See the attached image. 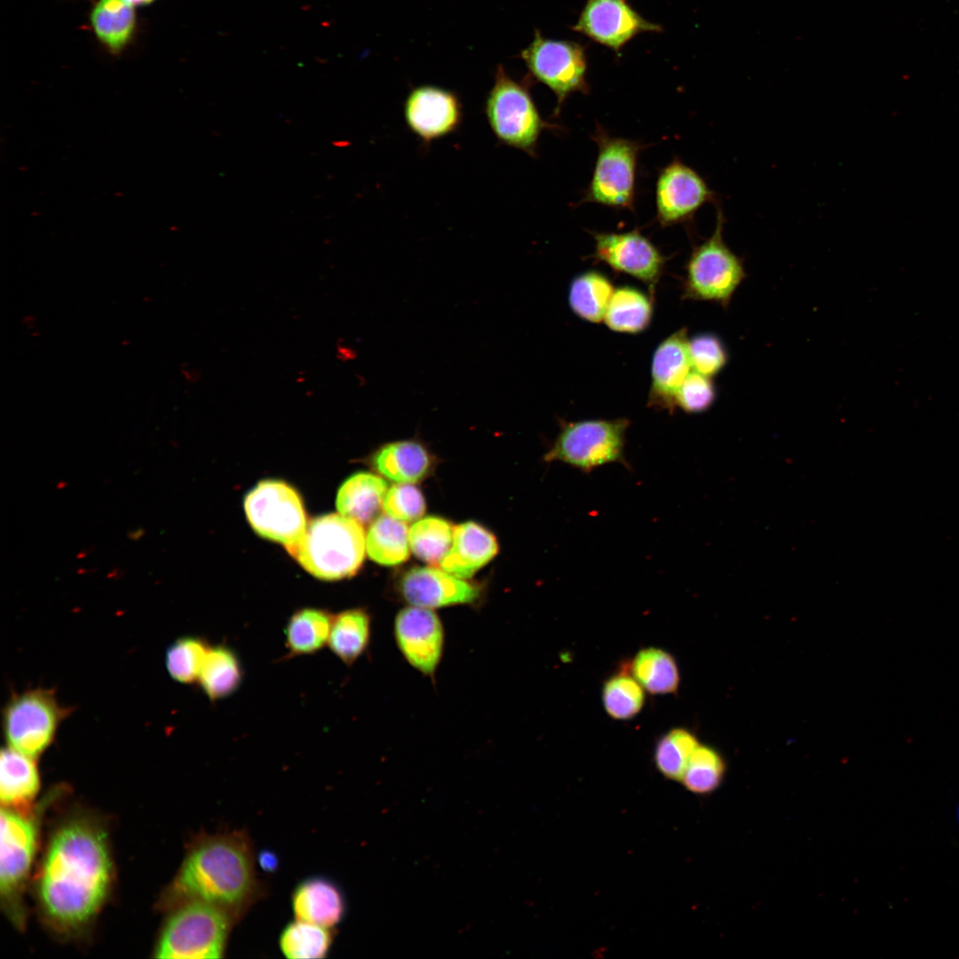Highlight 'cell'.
Instances as JSON below:
<instances>
[{"instance_id": "6da1fadb", "label": "cell", "mask_w": 959, "mask_h": 959, "mask_svg": "<svg viewBox=\"0 0 959 959\" xmlns=\"http://www.w3.org/2000/svg\"><path fill=\"white\" fill-rule=\"evenodd\" d=\"M112 878L106 832L85 817L66 820L48 844L37 892L44 915L57 928L73 931L92 920Z\"/></svg>"}, {"instance_id": "7a4b0ae2", "label": "cell", "mask_w": 959, "mask_h": 959, "mask_svg": "<svg viewBox=\"0 0 959 959\" xmlns=\"http://www.w3.org/2000/svg\"><path fill=\"white\" fill-rule=\"evenodd\" d=\"M256 870L253 844L245 830L203 834L194 839L167 892L171 907L202 902L239 922L266 895Z\"/></svg>"}, {"instance_id": "3957f363", "label": "cell", "mask_w": 959, "mask_h": 959, "mask_svg": "<svg viewBox=\"0 0 959 959\" xmlns=\"http://www.w3.org/2000/svg\"><path fill=\"white\" fill-rule=\"evenodd\" d=\"M289 553L311 575L339 580L355 575L365 557L362 525L342 514L321 516L307 525Z\"/></svg>"}, {"instance_id": "277c9868", "label": "cell", "mask_w": 959, "mask_h": 959, "mask_svg": "<svg viewBox=\"0 0 959 959\" xmlns=\"http://www.w3.org/2000/svg\"><path fill=\"white\" fill-rule=\"evenodd\" d=\"M238 923L228 912L210 904L192 901L178 905L164 923L155 957L222 958Z\"/></svg>"}, {"instance_id": "5b68a950", "label": "cell", "mask_w": 959, "mask_h": 959, "mask_svg": "<svg viewBox=\"0 0 959 959\" xmlns=\"http://www.w3.org/2000/svg\"><path fill=\"white\" fill-rule=\"evenodd\" d=\"M629 425L626 418L562 423L543 460L560 462L586 473L614 463L629 467L624 453Z\"/></svg>"}, {"instance_id": "8992f818", "label": "cell", "mask_w": 959, "mask_h": 959, "mask_svg": "<svg viewBox=\"0 0 959 959\" xmlns=\"http://www.w3.org/2000/svg\"><path fill=\"white\" fill-rule=\"evenodd\" d=\"M70 710L59 704L52 689L13 693L2 711L6 746L34 758L39 757L52 744Z\"/></svg>"}, {"instance_id": "52a82bcc", "label": "cell", "mask_w": 959, "mask_h": 959, "mask_svg": "<svg viewBox=\"0 0 959 959\" xmlns=\"http://www.w3.org/2000/svg\"><path fill=\"white\" fill-rule=\"evenodd\" d=\"M485 115L500 142L531 156H535L543 131L553 128L541 117L527 86L510 77L502 66L487 97Z\"/></svg>"}, {"instance_id": "ba28073f", "label": "cell", "mask_w": 959, "mask_h": 959, "mask_svg": "<svg viewBox=\"0 0 959 959\" xmlns=\"http://www.w3.org/2000/svg\"><path fill=\"white\" fill-rule=\"evenodd\" d=\"M725 218L720 209L712 234L692 251L686 267L685 297L729 305L746 278L741 259L724 240Z\"/></svg>"}, {"instance_id": "9c48e42d", "label": "cell", "mask_w": 959, "mask_h": 959, "mask_svg": "<svg viewBox=\"0 0 959 959\" xmlns=\"http://www.w3.org/2000/svg\"><path fill=\"white\" fill-rule=\"evenodd\" d=\"M590 138L598 146V156L581 202L634 210L638 160L646 146L611 136L599 124Z\"/></svg>"}, {"instance_id": "30bf717a", "label": "cell", "mask_w": 959, "mask_h": 959, "mask_svg": "<svg viewBox=\"0 0 959 959\" xmlns=\"http://www.w3.org/2000/svg\"><path fill=\"white\" fill-rule=\"evenodd\" d=\"M520 56L533 77L556 95V115L570 94L589 91L585 51L579 44L545 38L535 31Z\"/></svg>"}, {"instance_id": "8fae6325", "label": "cell", "mask_w": 959, "mask_h": 959, "mask_svg": "<svg viewBox=\"0 0 959 959\" xmlns=\"http://www.w3.org/2000/svg\"><path fill=\"white\" fill-rule=\"evenodd\" d=\"M244 508L258 534L284 544L288 550L300 541L307 527L300 497L281 481L260 482L246 496Z\"/></svg>"}, {"instance_id": "7c38bea8", "label": "cell", "mask_w": 959, "mask_h": 959, "mask_svg": "<svg viewBox=\"0 0 959 959\" xmlns=\"http://www.w3.org/2000/svg\"><path fill=\"white\" fill-rule=\"evenodd\" d=\"M35 817L2 807L0 892L14 921L23 918L20 896L34 860L37 841Z\"/></svg>"}, {"instance_id": "4fadbf2b", "label": "cell", "mask_w": 959, "mask_h": 959, "mask_svg": "<svg viewBox=\"0 0 959 959\" xmlns=\"http://www.w3.org/2000/svg\"><path fill=\"white\" fill-rule=\"evenodd\" d=\"M393 636L406 662L424 676L432 678L445 646L444 626L439 615L432 609L405 606L394 617Z\"/></svg>"}, {"instance_id": "5bb4252c", "label": "cell", "mask_w": 959, "mask_h": 959, "mask_svg": "<svg viewBox=\"0 0 959 959\" xmlns=\"http://www.w3.org/2000/svg\"><path fill=\"white\" fill-rule=\"evenodd\" d=\"M715 194L693 168L674 158L663 167L655 186L656 220L662 227L689 222Z\"/></svg>"}, {"instance_id": "9a60e30c", "label": "cell", "mask_w": 959, "mask_h": 959, "mask_svg": "<svg viewBox=\"0 0 959 959\" xmlns=\"http://www.w3.org/2000/svg\"><path fill=\"white\" fill-rule=\"evenodd\" d=\"M593 258L616 272L647 284L653 293L662 273L666 258L638 229L623 233H591Z\"/></svg>"}, {"instance_id": "2e32d148", "label": "cell", "mask_w": 959, "mask_h": 959, "mask_svg": "<svg viewBox=\"0 0 959 959\" xmlns=\"http://www.w3.org/2000/svg\"><path fill=\"white\" fill-rule=\"evenodd\" d=\"M573 29L619 52L637 35L660 32L662 27L644 19L627 0H587Z\"/></svg>"}, {"instance_id": "e0dca14e", "label": "cell", "mask_w": 959, "mask_h": 959, "mask_svg": "<svg viewBox=\"0 0 959 959\" xmlns=\"http://www.w3.org/2000/svg\"><path fill=\"white\" fill-rule=\"evenodd\" d=\"M398 591L410 606L436 609L471 605L481 597L482 588L438 567H411L400 576Z\"/></svg>"}, {"instance_id": "ac0fdd59", "label": "cell", "mask_w": 959, "mask_h": 959, "mask_svg": "<svg viewBox=\"0 0 959 959\" xmlns=\"http://www.w3.org/2000/svg\"><path fill=\"white\" fill-rule=\"evenodd\" d=\"M462 115V104L456 94L438 86L414 88L404 104L407 126L427 143L453 133L460 126Z\"/></svg>"}, {"instance_id": "d6986e66", "label": "cell", "mask_w": 959, "mask_h": 959, "mask_svg": "<svg viewBox=\"0 0 959 959\" xmlns=\"http://www.w3.org/2000/svg\"><path fill=\"white\" fill-rule=\"evenodd\" d=\"M692 371L687 332L680 329L664 339L654 353L648 405L673 412L677 393Z\"/></svg>"}, {"instance_id": "ffe728a7", "label": "cell", "mask_w": 959, "mask_h": 959, "mask_svg": "<svg viewBox=\"0 0 959 959\" xmlns=\"http://www.w3.org/2000/svg\"><path fill=\"white\" fill-rule=\"evenodd\" d=\"M495 535L475 521L455 526L451 547L439 567L463 579L472 577L498 553Z\"/></svg>"}, {"instance_id": "44dd1931", "label": "cell", "mask_w": 959, "mask_h": 959, "mask_svg": "<svg viewBox=\"0 0 959 959\" xmlns=\"http://www.w3.org/2000/svg\"><path fill=\"white\" fill-rule=\"evenodd\" d=\"M291 907L296 920L333 928L343 919L345 900L340 888L322 876L306 878L295 887Z\"/></svg>"}, {"instance_id": "7402d4cb", "label": "cell", "mask_w": 959, "mask_h": 959, "mask_svg": "<svg viewBox=\"0 0 959 959\" xmlns=\"http://www.w3.org/2000/svg\"><path fill=\"white\" fill-rule=\"evenodd\" d=\"M372 463L377 472L389 480L409 484L424 480L434 465L432 455L416 440L383 445L375 453Z\"/></svg>"}, {"instance_id": "603a6c76", "label": "cell", "mask_w": 959, "mask_h": 959, "mask_svg": "<svg viewBox=\"0 0 959 959\" xmlns=\"http://www.w3.org/2000/svg\"><path fill=\"white\" fill-rule=\"evenodd\" d=\"M40 788L39 772L34 757L10 747L0 755V798L3 807L19 811L27 807Z\"/></svg>"}, {"instance_id": "cb8c5ba5", "label": "cell", "mask_w": 959, "mask_h": 959, "mask_svg": "<svg viewBox=\"0 0 959 959\" xmlns=\"http://www.w3.org/2000/svg\"><path fill=\"white\" fill-rule=\"evenodd\" d=\"M387 490V483L383 478L366 472L355 473L339 488L337 508L340 514L361 525L371 523L383 509Z\"/></svg>"}, {"instance_id": "d4e9b609", "label": "cell", "mask_w": 959, "mask_h": 959, "mask_svg": "<svg viewBox=\"0 0 959 959\" xmlns=\"http://www.w3.org/2000/svg\"><path fill=\"white\" fill-rule=\"evenodd\" d=\"M136 22L134 6L126 0H99L90 14L95 36L112 54L120 53L131 41Z\"/></svg>"}, {"instance_id": "484cf974", "label": "cell", "mask_w": 959, "mask_h": 959, "mask_svg": "<svg viewBox=\"0 0 959 959\" xmlns=\"http://www.w3.org/2000/svg\"><path fill=\"white\" fill-rule=\"evenodd\" d=\"M371 635V617L356 607L333 616L328 646L343 663L353 665L367 650Z\"/></svg>"}, {"instance_id": "4316f807", "label": "cell", "mask_w": 959, "mask_h": 959, "mask_svg": "<svg viewBox=\"0 0 959 959\" xmlns=\"http://www.w3.org/2000/svg\"><path fill=\"white\" fill-rule=\"evenodd\" d=\"M333 616L326 610L306 607L295 612L284 629L289 657L313 654L328 645Z\"/></svg>"}, {"instance_id": "83f0119b", "label": "cell", "mask_w": 959, "mask_h": 959, "mask_svg": "<svg viewBox=\"0 0 959 959\" xmlns=\"http://www.w3.org/2000/svg\"><path fill=\"white\" fill-rule=\"evenodd\" d=\"M243 670L234 651L225 645L210 646L204 660L198 684L211 701L232 695L242 682Z\"/></svg>"}, {"instance_id": "f1b7e54d", "label": "cell", "mask_w": 959, "mask_h": 959, "mask_svg": "<svg viewBox=\"0 0 959 959\" xmlns=\"http://www.w3.org/2000/svg\"><path fill=\"white\" fill-rule=\"evenodd\" d=\"M408 527L387 514L374 519L366 535V551L375 562L383 566H396L407 561L410 555Z\"/></svg>"}, {"instance_id": "f546056e", "label": "cell", "mask_w": 959, "mask_h": 959, "mask_svg": "<svg viewBox=\"0 0 959 959\" xmlns=\"http://www.w3.org/2000/svg\"><path fill=\"white\" fill-rule=\"evenodd\" d=\"M630 672L645 690L652 694L674 693L680 678L674 657L667 651L648 647L634 656Z\"/></svg>"}, {"instance_id": "4dcf8cb0", "label": "cell", "mask_w": 959, "mask_h": 959, "mask_svg": "<svg viewBox=\"0 0 959 959\" xmlns=\"http://www.w3.org/2000/svg\"><path fill=\"white\" fill-rule=\"evenodd\" d=\"M652 315V302L647 296L625 286L614 291L604 321L614 331L635 334L648 327Z\"/></svg>"}, {"instance_id": "1f68e13d", "label": "cell", "mask_w": 959, "mask_h": 959, "mask_svg": "<svg viewBox=\"0 0 959 959\" xmlns=\"http://www.w3.org/2000/svg\"><path fill=\"white\" fill-rule=\"evenodd\" d=\"M333 941V928L295 919L281 931L279 947L289 959H319L328 955Z\"/></svg>"}, {"instance_id": "d6a6232c", "label": "cell", "mask_w": 959, "mask_h": 959, "mask_svg": "<svg viewBox=\"0 0 959 959\" xmlns=\"http://www.w3.org/2000/svg\"><path fill=\"white\" fill-rule=\"evenodd\" d=\"M614 289L602 273L588 271L576 276L569 289V305L580 318L598 323L604 320Z\"/></svg>"}, {"instance_id": "836d02e7", "label": "cell", "mask_w": 959, "mask_h": 959, "mask_svg": "<svg viewBox=\"0 0 959 959\" xmlns=\"http://www.w3.org/2000/svg\"><path fill=\"white\" fill-rule=\"evenodd\" d=\"M454 527L450 521L440 517L419 519L408 529L412 552L422 561L439 567L451 547Z\"/></svg>"}, {"instance_id": "e575fe53", "label": "cell", "mask_w": 959, "mask_h": 959, "mask_svg": "<svg viewBox=\"0 0 959 959\" xmlns=\"http://www.w3.org/2000/svg\"><path fill=\"white\" fill-rule=\"evenodd\" d=\"M625 666L604 683L602 700L606 712L617 720L634 717L642 709L646 695L643 686Z\"/></svg>"}, {"instance_id": "d590c367", "label": "cell", "mask_w": 959, "mask_h": 959, "mask_svg": "<svg viewBox=\"0 0 959 959\" xmlns=\"http://www.w3.org/2000/svg\"><path fill=\"white\" fill-rule=\"evenodd\" d=\"M699 741L691 731L678 727L662 735L657 741L654 762L666 779L680 781L689 759Z\"/></svg>"}, {"instance_id": "8d00e7d4", "label": "cell", "mask_w": 959, "mask_h": 959, "mask_svg": "<svg viewBox=\"0 0 959 959\" xmlns=\"http://www.w3.org/2000/svg\"><path fill=\"white\" fill-rule=\"evenodd\" d=\"M210 647L198 636L186 635L174 640L165 653V667L170 677L184 685L198 682Z\"/></svg>"}, {"instance_id": "74e56055", "label": "cell", "mask_w": 959, "mask_h": 959, "mask_svg": "<svg viewBox=\"0 0 959 959\" xmlns=\"http://www.w3.org/2000/svg\"><path fill=\"white\" fill-rule=\"evenodd\" d=\"M725 764L716 749L699 744L693 752L680 780L685 789L697 795H706L720 785Z\"/></svg>"}, {"instance_id": "f35d334b", "label": "cell", "mask_w": 959, "mask_h": 959, "mask_svg": "<svg viewBox=\"0 0 959 959\" xmlns=\"http://www.w3.org/2000/svg\"><path fill=\"white\" fill-rule=\"evenodd\" d=\"M426 504L421 490L409 483H396L386 492L383 510L400 521L418 520L425 512Z\"/></svg>"}, {"instance_id": "ab89813d", "label": "cell", "mask_w": 959, "mask_h": 959, "mask_svg": "<svg viewBox=\"0 0 959 959\" xmlns=\"http://www.w3.org/2000/svg\"><path fill=\"white\" fill-rule=\"evenodd\" d=\"M693 370L712 377L726 365L728 354L722 341L713 334H701L689 339Z\"/></svg>"}, {"instance_id": "60d3db41", "label": "cell", "mask_w": 959, "mask_h": 959, "mask_svg": "<svg viewBox=\"0 0 959 959\" xmlns=\"http://www.w3.org/2000/svg\"><path fill=\"white\" fill-rule=\"evenodd\" d=\"M715 398L711 377L693 370L677 393L676 408L686 413H700L709 408Z\"/></svg>"}, {"instance_id": "b9f144b4", "label": "cell", "mask_w": 959, "mask_h": 959, "mask_svg": "<svg viewBox=\"0 0 959 959\" xmlns=\"http://www.w3.org/2000/svg\"><path fill=\"white\" fill-rule=\"evenodd\" d=\"M258 861L259 866L267 872H274L278 867V858L274 852L270 851L261 852L258 856Z\"/></svg>"}, {"instance_id": "7bdbcfd3", "label": "cell", "mask_w": 959, "mask_h": 959, "mask_svg": "<svg viewBox=\"0 0 959 959\" xmlns=\"http://www.w3.org/2000/svg\"><path fill=\"white\" fill-rule=\"evenodd\" d=\"M144 534H145V531H144L143 528H138V529H135L133 531H130L129 534H128V536H129V538L131 540L137 541L141 536H143Z\"/></svg>"}, {"instance_id": "ee69618b", "label": "cell", "mask_w": 959, "mask_h": 959, "mask_svg": "<svg viewBox=\"0 0 959 959\" xmlns=\"http://www.w3.org/2000/svg\"><path fill=\"white\" fill-rule=\"evenodd\" d=\"M133 6L147 5L153 3L155 0H126Z\"/></svg>"}, {"instance_id": "f6af8a7d", "label": "cell", "mask_w": 959, "mask_h": 959, "mask_svg": "<svg viewBox=\"0 0 959 959\" xmlns=\"http://www.w3.org/2000/svg\"><path fill=\"white\" fill-rule=\"evenodd\" d=\"M957 818H958V822H959V807H958V810H957Z\"/></svg>"}]
</instances>
